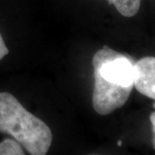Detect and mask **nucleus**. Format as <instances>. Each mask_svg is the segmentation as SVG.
I'll return each instance as SVG.
<instances>
[{"label":"nucleus","mask_w":155,"mask_h":155,"mask_svg":"<svg viewBox=\"0 0 155 155\" xmlns=\"http://www.w3.org/2000/svg\"><path fill=\"white\" fill-rule=\"evenodd\" d=\"M0 132L10 134L32 155L47 154L53 140L49 127L8 92H0Z\"/></svg>","instance_id":"nucleus-1"},{"label":"nucleus","mask_w":155,"mask_h":155,"mask_svg":"<svg viewBox=\"0 0 155 155\" xmlns=\"http://www.w3.org/2000/svg\"><path fill=\"white\" fill-rule=\"evenodd\" d=\"M134 85L140 94L155 100V57H144L134 63Z\"/></svg>","instance_id":"nucleus-2"},{"label":"nucleus","mask_w":155,"mask_h":155,"mask_svg":"<svg viewBox=\"0 0 155 155\" xmlns=\"http://www.w3.org/2000/svg\"><path fill=\"white\" fill-rule=\"evenodd\" d=\"M110 5H113L117 11L126 17H134L137 14L140 7V0H107Z\"/></svg>","instance_id":"nucleus-3"},{"label":"nucleus","mask_w":155,"mask_h":155,"mask_svg":"<svg viewBox=\"0 0 155 155\" xmlns=\"http://www.w3.org/2000/svg\"><path fill=\"white\" fill-rule=\"evenodd\" d=\"M22 146L14 139H5L0 142V155H24Z\"/></svg>","instance_id":"nucleus-4"},{"label":"nucleus","mask_w":155,"mask_h":155,"mask_svg":"<svg viewBox=\"0 0 155 155\" xmlns=\"http://www.w3.org/2000/svg\"><path fill=\"white\" fill-rule=\"evenodd\" d=\"M9 54V49L6 47L5 43L4 41V40L2 38V35L0 34V61Z\"/></svg>","instance_id":"nucleus-5"},{"label":"nucleus","mask_w":155,"mask_h":155,"mask_svg":"<svg viewBox=\"0 0 155 155\" xmlns=\"http://www.w3.org/2000/svg\"><path fill=\"white\" fill-rule=\"evenodd\" d=\"M150 121H151L152 126H153V147H154L155 149V111L153 112L150 115Z\"/></svg>","instance_id":"nucleus-6"},{"label":"nucleus","mask_w":155,"mask_h":155,"mask_svg":"<svg viewBox=\"0 0 155 155\" xmlns=\"http://www.w3.org/2000/svg\"><path fill=\"white\" fill-rule=\"evenodd\" d=\"M117 144H118V146H119V147H121V146H122V141H121V140H118Z\"/></svg>","instance_id":"nucleus-7"},{"label":"nucleus","mask_w":155,"mask_h":155,"mask_svg":"<svg viewBox=\"0 0 155 155\" xmlns=\"http://www.w3.org/2000/svg\"><path fill=\"white\" fill-rule=\"evenodd\" d=\"M153 108H155V104H153Z\"/></svg>","instance_id":"nucleus-8"}]
</instances>
